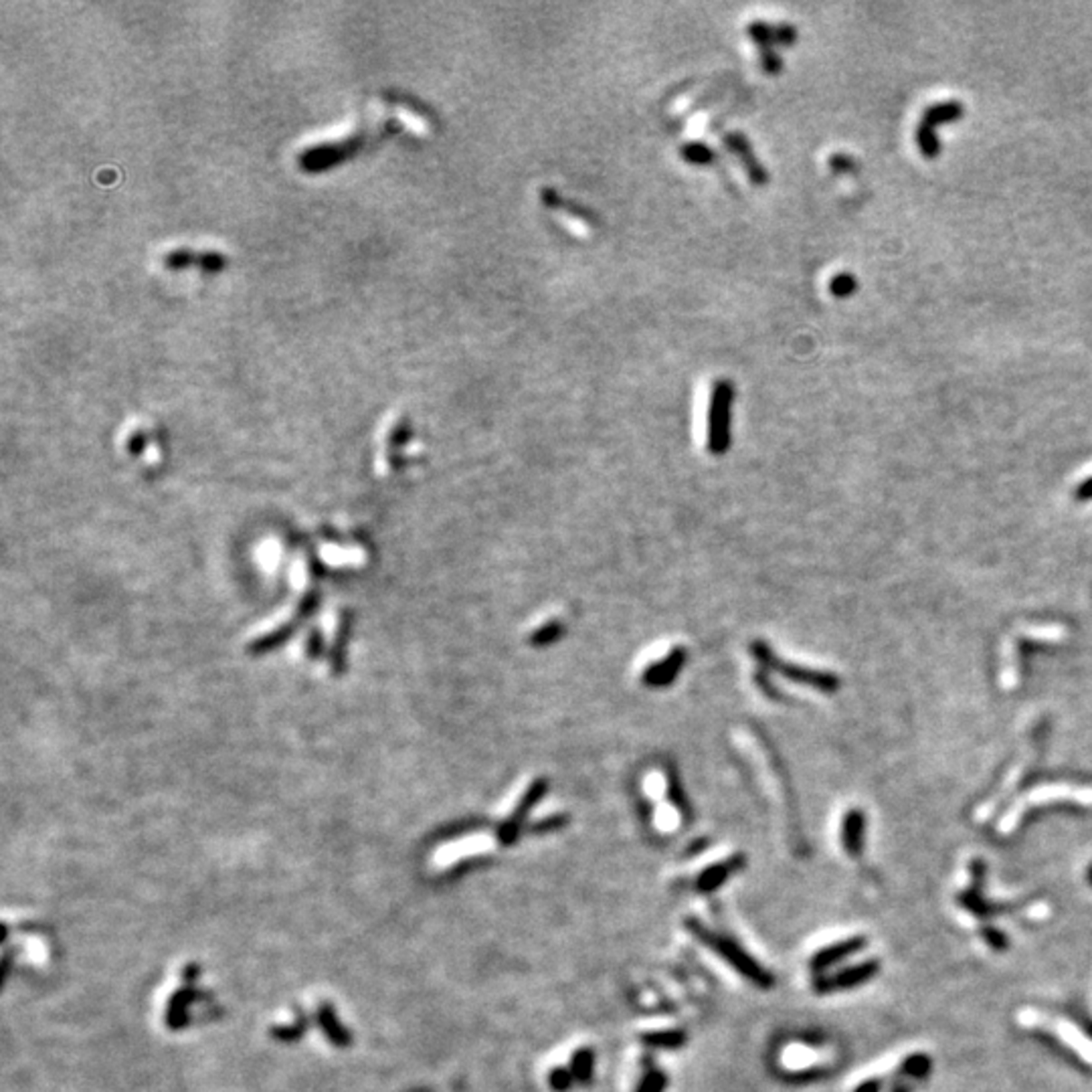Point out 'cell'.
Listing matches in <instances>:
<instances>
[{"label": "cell", "mask_w": 1092, "mask_h": 1092, "mask_svg": "<svg viewBox=\"0 0 1092 1092\" xmlns=\"http://www.w3.org/2000/svg\"><path fill=\"white\" fill-rule=\"evenodd\" d=\"M559 634H560V626H557V624H546L542 629L536 631V635L532 637V642L534 644H549Z\"/></svg>", "instance_id": "cell-20"}, {"label": "cell", "mask_w": 1092, "mask_h": 1092, "mask_svg": "<svg viewBox=\"0 0 1092 1092\" xmlns=\"http://www.w3.org/2000/svg\"><path fill=\"white\" fill-rule=\"evenodd\" d=\"M732 397H735V389L730 382H716L711 397V413H708V447L716 456L730 446Z\"/></svg>", "instance_id": "cell-3"}, {"label": "cell", "mask_w": 1092, "mask_h": 1092, "mask_svg": "<svg viewBox=\"0 0 1092 1092\" xmlns=\"http://www.w3.org/2000/svg\"><path fill=\"white\" fill-rule=\"evenodd\" d=\"M165 263L170 269H186L199 268L204 271H217L225 266V258L217 251L207 249H191V247H181L165 255Z\"/></svg>", "instance_id": "cell-5"}, {"label": "cell", "mask_w": 1092, "mask_h": 1092, "mask_svg": "<svg viewBox=\"0 0 1092 1092\" xmlns=\"http://www.w3.org/2000/svg\"><path fill=\"white\" fill-rule=\"evenodd\" d=\"M684 155H686L690 160L701 162V165H704L706 160H711V156H714L712 152L704 146V144H688L686 150H684Z\"/></svg>", "instance_id": "cell-19"}, {"label": "cell", "mask_w": 1092, "mask_h": 1092, "mask_svg": "<svg viewBox=\"0 0 1092 1092\" xmlns=\"http://www.w3.org/2000/svg\"><path fill=\"white\" fill-rule=\"evenodd\" d=\"M570 1080H573V1074H570L569 1068H554L549 1074V1082L554 1090H567L570 1087Z\"/></svg>", "instance_id": "cell-18"}, {"label": "cell", "mask_w": 1092, "mask_h": 1092, "mask_svg": "<svg viewBox=\"0 0 1092 1092\" xmlns=\"http://www.w3.org/2000/svg\"><path fill=\"white\" fill-rule=\"evenodd\" d=\"M686 927H688V931L698 938V941L719 955L722 961H727L729 965L737 971V974L747 977L750 984H755L763 989H769L773 985V977L769 971H767L763 965H758V963L750 957V955L742 949L739 943L732 941V938L708 931V928L698 923V920H688Z\"/></svg>", "instance_id": "cell-1"}, {"label": "cell", "mask_w": 1092, "mask_h": 1092, "mask_svg": "<svg viewBox=\"0 0 1092 1092\" xmlns=\"http://www.w3.org/2000/svg\"><path fill=\"white\" fill-rule=\"evenodd\" d=\"M664 1090H665V1074L660 1070H652L642 1078L635 1092H664Z\"/></svg>", "instance_id": "cell-16"}, {"label": "cell", "mask_w": 1092, "mask_h": 1092, "mask_svg": "<svg viewBox=\"0 0 1092 1092\" xmlns=\"http://www.w3.org/2000/svg\"><path fill=\"white\" fill-rule=\"evenodd\" d=\"M1077 801V804H1092V787H1087V785H1070V783H1058V785H1046V787H1040L1036 791H1031L1028 797H1023L1021 801L1013 805L1012 812L1005 815V819H1002L1000 832L1002 833H1010L1015 824H1018V819L1021 817V814L1030 809L1031 805L1044 804V801Z\"/></svg>", "instance_id": "cell-2"}, {"label": "cell", "mask_w": 1092, "mask_h": 1092, "mask_svg": "<svg viewBox=\"0 0 1092 1092\" xmlns=\"http://www.w3.org/2000/svg\"><path fill=\"white\" fill-rule=\"evenodd\" d=\"M593 1066H595V1056L591 1048H581V1050H577L575 1056L570 1058V1074H573V1078L579 1082H588L593 1077Z\"/></svg>", "instance_id": "cell-14"}, {"label": "cell", "mask_w": 1092, "mask_h": 1092, "mask_svg": "<svg viewBox=\"0 0 1092 1092\" xmlns=\"http://www.w3.org/2000/svg\"><path fill=\"white\" fill-rule=\"evenodd\" d=\"M854 286H856V281L850 276H838L832 281V292L835 296H848L852 289H854Z\"/></svg>", "instance_id": "cell-21"}, {"label": "cell", "mask_w": 1092, "mask_h": 1092, "mask_svg": "<svg viewBox=\"0 0 1092 1092\" xmlns=\"http://www.w3.org/2000/svg\"><path fill=\"white\" fill-rule=\"evenodd\" d=\"M856 1092H878V1082H866Z\"/></svg>", "instance_id": "cell-23"}, {"label": "cell", "mask_w": 1092, "mask_h": 1092, "mask_svg": "<svg viewBox=\"0 0 1092 1092\" xmlns=\"http://www.w3.org/2000/svg\"><path fill=\"white\" fill-rule=\"evenodd\" d=\"M1040 748H1042V735L1036 737V740L1031 742L1030 748L1026 750V755H1023L1020 758V761L1012 767V771L1008 773V777H1005L1003 783L1000 785V789H997L993 793V795L989 797V801H985V805L979 809V817L987 812V807H995L997 804H1000V801L1003 799V795H1008V793L1015 787V785H1018L1023 779V775H1026V771L1030 769L1031 765H1034V761L1038 758Z\"/></svg>", "instance_id": "cell-6"}, {"label": "cell", "mask_w": 1092, "mask_h": 1092, "mask_svg": "<svg viewBox=\"0 0 1092 1092\" xmlns=\"http://www.w3.org/2000/svg\"><path fill=\"white\" fill-rule=\"evenodd\" d=\"M682 664H684V652L673 650L670 655H665V658L655 662L644 672V682L650 686L670 684L673 676L682 670Z\"/></svg>", "instance_id": "cell-10"}, {"label": "cell", "mask_w": 1092, "mask_h": 1092, "mask_svg": "<svg viewBox=\"0 0 1092 1092\" xmlns=\"http://www.w3.org/2000/svg\"><path fill=\"white\" fill-rule=\"evenodd\" d=\"M864 815L861 812H850L846 817H843V825H842V843L843 850L848 852L850 856H861V846H864Z\"/></svg>", "instance_id": "cell-11"}, {"label": "cell", "mask_w": 1092, "mask_h": 1092, "mask_svg": "<svg viewBox=\"0 0 1092 1092\" xmlns=\"http://www.w3.org/2000/svg\"><path fill=\"white\" fill-rule=\"evenodd\" d=\"M874 971H876V965H872V963H864V965H858V967H852L848 971H842V974H838L835 977L827 979V981H822V984H819V985H822V989L852 987V985H856V984H861V981H866L870 975L874 974Z\"/></svg>", "instance_id": "cell-13"}, {"label": "cell", "mask_w": 1092, "mask_h": 1092, "mask_svg": "<svg viewBox=\"0 0 1092 1092\" xmlns=\"http://www.w3.org/2000/svg\"><path fill=\"white\" fill-rule=\"evenodd\" d=\"M722 140H724V144H727V148H730L739 156V160L742 162V166L747 168L750 181H753L755 184H763L767 181V174H765L763 166L757 162L753 150H750V146H748L747 138H742L740 134L729 132V134L722 136Z\"/></svg>", "instance_id": "cell-8"}, {"label": "cell", "mask_w": 1092, "mask_h": 1092, "mask_svg": "<svg viewBox=\"0 0 1092 1092\" xmlns=\"http://www.w3.org/2000/svg\"><path fill=\"white\" fill-rule=\"evenodd\" d=\"M31 963H42L47 959V946L37 937L27 938V951H24Z\"/></svg>", "instance_id": "cell-17"}, {"label": "cell", "mask_w": 1092, "mask_h": 1092, "mask_svg": "<svg viewBox=\"0 0 1092 1092\" xmlns=\"http://www.w3.org/2000/svg\"><path fill=\"white\" fill-rule=\"evenodd\" d=\"M541 201L546 204V207L557 212L562 221H565V225L570 229V231H575L579 235L593 233V229H595L593 217L588 215L585 209L579 207V204L560 199L559 193L554 189H542Z\"/></svg>", "instance_id": "cell-4"}, {"label": "cell", "mask_w": 1092, "mask_h": 1092, "mask_svg": "<svg viewBox=\"0 0 1092 1092\" xmlns=\"http://www.w3.org/2000/svg\"><path fill=\"white\" fill-rule=\"evenodd\" d=\"M644 1042L652 1048H665V1050H673V1048H680L682 1044L686 1042L684 1031H654V1034H645Z\"/></svg>", "instance_id": "cell-15"}, {"label": "cell", "mask_w": 1092, "mask_h": 1092, "mask_svg": "<svg viewBox=\"0 0 1092 1092\" xmlns=\"http://www.w3.org/2000/svg\"><path fill=\"white\" fill-rule=\"evenodd\" d=\"M1077 496H1078L1080 500H1090V498H1092V477H1090L1088 482L1080 484V488H1078V492H1077Z\"/></svg>", "instance_id": "cell-22"}, {"label": "cell", "mask_w": 1092, "mask_h": 1092, "mask_svg": "<svg viewBox=\"0 0 1092 1092\" xmlns=\"http://www.w3.org/2000/svg\"><path fill=\"white\" fill-rule=\"evenodd\" d=\"M542 793H544V781L534 783L532 787L526 791V795L522 797V801H520V805L516 807V812L510 815V819H508V822L504 825H502V830H500V840L502 842H504V843L514 842L516 833L520 830V825H522V822L526 819L528 812H531V809L536 804H539V799L542 797Z\"/></svg>", "instance_id": "cell-7"}, {"label": "cell", "mask_w": 1092, "mask_h": 1092, "mask_svg": "<svg viewBox=\"0 0 1092 1092\" xmlns=\"http://www.w3.org/2000/svg\"><path fill=\"white\" fill-rule=\"evenodd\" d=\"M861 946H864V941H861V938H850V941L835 943L815 955L812 961V967H814V971H825L827 967H832L833 963L846 959L848 955L861 949Z\"/></svg>", "instance_id": "cell-12"}, {"label": "cell", "mask_w": 1092, "mask_h": 1092, "mask_svg": "<svg viewBox=\"0 0 1092 1092\" xmlns=\"http://www.w3.org/2000/svg\"><path fill=\"white\" fill-rule=\"evenodd\" d=\"M740 866H742V858H739V856L729 858L727 861H719V864L708 866L704 872L698 876L696 889L701 892H714L716 889H720V886L727 882Z\"/></svg>", "instance_id": "cell-9"}]
</instances>
